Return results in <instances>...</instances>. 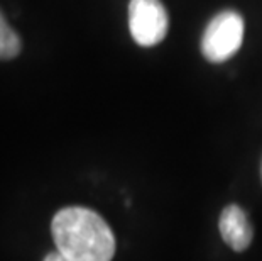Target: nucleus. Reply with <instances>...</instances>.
Masks as SVG:
<instances>
[{
	"mask_svg": "<svg viewBox=\"0 0 262 261\" xmlns=\"http://www.w3.org/2000/svg\"><path fill=\"white\" fill-rule=\"evenodd\" d=\"M53 239L66 261H108L115 236L103 217L86 207H66L53 217Z\"/></svg>",
	"mask_w": 262,
	"mask_h": 261,
	"instance_id": "1",
	"label": "nucleus"
},
{
	"mask_svg": "<svg viewBox=\"0 0 262 261\" xmlns=\"http://www.w3.org/2000/svg\"><path fill=\"white\" fill-rule=\"evenodd\" d=\"M244 41V19L235 10H222L205 27L202 53L210 63H225L235 56Z\"/></svg>",
	"mask_w": 262,
	"mask_h": 261,
	"instance_id": "2",
	"label": "nucleus"
},
{
	"mask_svg": "<svg viewBox=\"0 0 262 261\" xmlns=\"http://www.w3.org/2000/svg\"><path fill=\"white\" fill-rule=\"evenodd\" d=\"M129 29L139 46L152 48L168 34L169 17L161 0H130Z\"/></svg>",
	"mask_w": 262,
	"mask_h": 261,
	"instance_id": "3",
	"label": "nucleus"
},
{
	"mask_svg": "<svg viewBox=\"0 0 262 261\" xmlns=\"http://www.w3.org/2000/svg\"><path fill=\"white\" fill-rule=\"evenodd\" d=\"M219 229L222 239L237 253L245 251L252 243V226H250L247 219V214L235 204L227 205L222 210L219 219Z\"/></svg>",
	"mask_w": 262,
	"mask_h": 261,
	"instance_id": "4",
	"label": "nucleus"
},
{
	"mask_svg": "<svg viewBox=\"0 0 262 261\" xmlns=\"http://www.w3.org/2000/svg\"><path fill=\"white\" fill-rule=\"evenodd\" d=\"M20 48L22 44L19 34L7 24V21L0 12V61H7L19 56Z\"/></svg>",
	"mask_w": 262,
	"mask_h": 261,
	"instance_id": "5",
	"label": "nucleus"
},
{
	"mask_svg": "<svg viewBox=\"0 0 262 261\" xmlns=\"http://www.w3.org/2000/svg\"><path fill=\"white\" fill-rule=\"evenodd\" d=\"M44 259H46V261H66V258H64L59 251L48 254V256H44Z\"/></svg>",
	"mask_w": 262,
	"mask_h": 261,
	"instance_id": "6",
	"label": "nucleus"
},
{
	"mask_svg": "<svg viewBox=\"0 0 262 261\" xmlns=\"http://www.w3.org/2000/svg\"><path fill=\"white\" fill-rule=\"evenodd\" d=\"M260 176H262V166H260Z\"/></svg>",
	"mask_w": 262,
	"mask_h": 261,
	"instance_id": "7",
	"label": "nucleus"
}]
</instances>
